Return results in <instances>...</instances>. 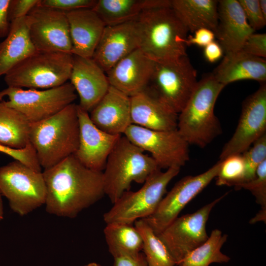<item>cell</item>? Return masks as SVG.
Segmentation results:
<instances>
[{
  "label": "cell",
  "instance_id": "obj_1",
  "mask_svg": "<svg viewBox=\"0 0 266 266\" xmlns=\"http://www.w3.org/2000/svg\"><path fill=\"white\" fill-rule=\"evenodd\" d=\"M42 173L49 214L74 218L105 195L102 172L87 167L74 155Z\"/></svg>",
  "mask_w": 266,
  "mask_h": 266
},
{
  "label": "cell",
  "instance_id": "obj_2",
  "mask_svg": "<svg viewBox=\"0 0 266 266\" xmlns=\"http://www.w3.org/2000/svg\"><path fill=\"white\" fill-rule=\"evenodd\" d=\"M29 141L44 170L74 155L79 141L77 104L71 103L46 119L31 123Z\"/></svg>",
  "mask_w": 266,
  "mask_h": 266
},
{
  "label": "cell",
  "instance_id": "obj_3",
  "mask_svg": "<svg viewBox=\"0 0 266 266\" xmlns=\"http://www.w3.org/2000/svg\"><path fill=\"white\" fill-rule=\"evenodd\" d=\"M224 87L212 73L205 74L198 81L178 115L177 130L189 145L203 148L222 133L221 124L214 110Z\"/></svg>",
  "mask_w": 266,
  "mask_h": 266
},
{
  "label": "cell",
  "instance_id": "obj_4",
  "mask_svg": "<svg viewBox=\"0 0 266 266\" xmlns=\"http://www.w3.org/2000/svg\"><path fill=\"white\" fill-rule=\"evenodd\" d=\"M139 48L154 62L187 55L185 40L188 33L171 6L144 10L136 20Z\"/></svg>",
  "mask_w": 266,
  "mask_h": 266
},
{
  "label": "cell",
  "instance_id": "obj_5",
  "mask_svg": "<svg viewBox=\"0 0 266 266\" xmlns=\"http://www.w3.org/2000/svg\"><path fill=\"white\" fill-rule=\"evenodd\" d=\"M159 169L150 156L122 135L109 154L102 171L104 194L113 203L124 192L130 190L133 182L143 184Z\"/></svg>",
  "mask_w": 266,
  "mask_h": 266
},
{
  "label": "cell",
  "instance_id": "obj_6",
  "mask_svg": "<svg viewBox=\"0 0 266 266\" xmlns=\"http://www.w3.org/2000/svg\"><path fill=\"white\" fill-rule=\"evenodd\" d=\"M73 55L36 50L4 76L7 87L48 89L61 86L69 79Z\"/></svg>",
  "mask_w": 266,
  "mask_h": 266
},
{
  "label": "cell",
  "instance_id": "obj_7",
  "mask_svg": "<svg viewBox=\"0 0 266 266\" xmlns=\"http://www.w3.org/2000/svg\"><path fill=\"white\" fill-rule=\"evenodd\" d=\"M180 168L170 167L165 171L159 169L152 173L137 191H126L103 215L106 224H133L145 219L156 210L166 192L167 185Z\"/></svg>",
  "mask_w": 266,
  "mask_h": 266
},
{
  "label": "cell",
  "instance_id": "obj_8",
  "mask_svg": "<svg viewBox=\"0 0 266 266\" xmlns=\"http://www.w3.org/2000/svg\"><path fill=\"white\" fill-rule=\"evenodd\" d=\"M197 70L187 55L172 60L155 62L145 90L178 114L197 85Z\"/></svg>",
  "mask_w": 266,
  "mask_h": 266
},
{
  "label": "cell",
  "instance_id": "obj_9",
  "mask_svg": "<svg viewBox=\"0 0 266 266\" xmlns=\"http://www.w3.org/2000/svg\"><path fill=\"white\" fill-rule=\"evenodd\" d=\"M14 160L0 167V192L23 216L45 204L46 185L42 172Z\"/></svg>",
  "mask_w": 266,
  "mask_h": 266
},
{
  "label": "cell",
  "instance_id": "obj_10",
  "mask_svg": "<svg viewBox=\"0 0 266 266\" xmlns=\"http://www.w3.org/2000/svg\"><path fill=\"white\" fill-rule=\"evenodd\" d=\"M77 98L74 88L68 82L42 90L7 87L0 91V101L20 112L31 123L53 116L73 103Z\"/></svg>",
  "mask_w": 266,
  "mask_h": 266
},
{
  "label": "cell",
  "instance_id": "obj_11",
  "mask_svg": "<svg viewBox=\"0 0 266 266\" xmlns=\"http://www.w3.org/2000/svg\"><path fill=\"white\" fill-rule=\"evenodd\" d=\"M228 194L226 193L195 212L178 216L157 235L176 266L208 239L206 225L210 212Z\"/></svg>",
  "mask_w": 266,
  "mask_h": 266
},
{
  "label": "cell",
  "instance_id": "obj_12",
  "mask_svg": "<svg viewBox=\"0 0 266 266\" xmlns=\"http://www.w3.org/2000/svg\"><path fill=\"white\" fill-rule=\"evenodd\" d=\"M123 135L149 152L161 169L181 168L189 160V144L177 130L155 131L132 124Z\"/></svg>",
  "mask_w": 266,
  "mask_h": 266
},
{
  "label": "cell",
  "instance_id": "obj_13",
  "mask_svg": "<svg viewBox=\"0 0 266 266\" xmlns=\"http://www.w3.org/2000/svg\"><path fill=\"white\" fill-rule=\"evenodd\" d=\"M221 165L219 161L202 173L181 179L163 198L155 212L143 219L157 235L177 218L185 206L216 177Z\"/></svg>",
  "mask_w": 266,
  "mask_h": 266
},
{
  "label": "cell",
  "instance_id": "obj_14",
  "mask_svg": "<svg viewBox=\"0 0 266 266\" xmlns=\"http://www.w3.org/2000/svg\"><path fill=\"white\" fill-rule=\"evenodd\" d=\"M27 16L29 35L36 50L71 54L66 12L36 4Z\"/></svg>",
  "mask_w": 266,
  "mask_h": 266
},
{
  "label": "cell",
  "instance_id": "obj_15",
  "mask_svg": "<svg viewBox=\"0 0 266 266\" xmlns=\"http://www.w3.org/2000/svg\"><path fill=\"white\" fill-rule=\"evenodd\" d=\"M260 84L259 89L243 101L237 126L223 147L219 161L242 154L266 134V84Z\"/></svg>",
  "mask_w": 266,
  "mask_h": 266
},
{
  "label": "cell",
  "instance_id": "obj_16",
  "mask_svg": "<svg viewBox=\"0 0 266 266\" xmlns=\"http://www.w3.org/2000/svg\"><path fill=\"white\" fill-rule=\"evenodd\" d=\"M79 124V141L74 155L87 167L102 172L107 159L122 135L106 133L97 127L88 112L77 104Z\"/></svg>",
  "mask_w": 266,
  "mask_h": 266
},
{
  "label": "cell",
  "instance_id": "obj_17",
  "mask_svg": "<svg viewBox=\"0 0 266 266\" xmlns=\"http://www.w3.org/2000/svg\"><path fill=\"white\" fill-rule=\"evenodd\" d=\"M139 46L136 20L106 26L92 58L106 73Z\"/></svg>",
  "mask_w": 266,
  "mask_h": 266
},
{
  "label": "cell",
  "instance_id": "obj_18",
  "mask_svg": "<svg viewBox=\"0 0 266 266\" xmlns=\"http://www.w3.org/2000/svg\"><path fill=\"white\" fill-rule=\"evenodd\" d=\"M69 80L79 98L78 105L88 113L104 97L110 87L106 73L92 58L73 55Z\"/></svg>",
  "mask_w": 266,
  "mask_h": 266
},
{
  "label": "cell",
  "instance_id": "obj_19",
  "mask_svg": "<svg viewBox=\"0 0 266 266\" xmlns=\"http://www.w3.org/2000/svg\"><path fill=\"white\" fill-rule=\"evenodd\" d=\"M155 62L138 48L118 62L106 74L110 86L132 97L144 91Z\"/></svg>",
  "mask_w": 266,
  "mask_h": 266
},
{
  "label": "cell",
  "instance_id": "obj_20",
  "mask_svg": "<svg viewBox=\"0 0 266 266\" xmlns=\"http://www.w3.org/2000/svg\"><path fill=\"white\" fill-rule=\"evenodd\" d=\"M218 14L214 33L224 53L241 50L245 40L255 31L249 25L238 0H218Z\"/></svg>",
  "mask_w": 266,
  "mask_h": 266
},
{
  "label": "cell",
  "instance_id": "obj_21",
  "mask_svg": "<svg viewBox=\"0 0 266 266\" xmlns=\"http://www.w3.org/2000/svg\"><path fill=\"white\" fill-rule=\"evenodd\" d=\"M89 114L92 122L100 130L113 135H123L132 125L131 98L110 86Z\"/></svg>",
  "mask_w": 266,
  "mask_h": 266
},
{
  "label": "cell",
  "instance_id": "obj_22",
  "mask_svg": "<svg viewBox=\"0 0 266 266\" xmlns=\"http://www.w3.org/2000/svg\"><path fill=\"white\" fill-rule=\"evenodd\" d=\"M72 42L71 54L92 58L105 25L92 8L66 12Z\"/></svg>",
  "mask_w": 266,
  "mask_h": 266
},
{
  "label": "cell",
  "instance_id": "obj_23",
  "mask_svg": "<svg viewBox=\"0 0 266 266\" xmlns=\"http://www.w3.org/2000/svg\"><path fill=\"white\" fill-rule=\"evenodd\" d=\"M132 124L155 131L177 130L178 114L146 90L131 97Z\"/></svg>",
  "mask_w": 266,
  "mask_h": 266
},
{
  "label": "cell",
  "instance_id": "obj_24",
  "mask_svg": "<svg viewBox=\"0 0 266 266\" xmlns=\"http://www.w3.org/2000/svg\"><path fill=\"white\" fill-rule=\"evenodd\" d=\"M225 86L242 80H254L266 83V61L240 50L225 54L222 61L212 73Z\"/></svg>",
  "mask_w": 266,
  "mask_h": 266
},
{
  "label": "cell",
  "instance_id": "obj_25",
  "mask_svg": "<svg viewBox=\"0 0 266 266\" xmlns=\"http://www.w3.org/2000/svg\"><path fill=\"white\" fill-rule=\"evenodd\" d=\"M36 50L29 35L27 16L11 22L8 35L0 43V76Z\"/></svg>",
  "mask_w": 266,
  "mask_h": 266
},
{
  "label": "cell",
  "instance_id": "obj_26",
  "mask_svg": "<svg viewBox=\"0 0 266 266\" xmlns=\"http://www.w3.org/2000/svg\"><path fill=\"white\" fill-rule=\"evenodd\" d=\"M171 6L170 0H98L92 8L105 26L136 20L145 10Z\"/></svg>",
  "mask_w": 266,
  "mask_h": 266
},
{
  "label": "cell",
  "instance_id": "obj_27",
  "mask_svg": "<svg viewBox=\"0 0 266 266\" xmlns=\"http://www.w3.org/2000/svg\"><path fill=\"white\" fill-rule=\"evenodd\" d=\"M218 3L216 0H171V8L188 32L201 28L214 32L218 22Z\"/></svg>",
  "mask_w": 266,
  "mask_h": 266
},
{
  "label": "cell",
  "instance_id": "obj_28",
  "mask_svg": "<svg viewBox=\"0 0 266 266\" xmlns=\"http://www.w3.org/2000/svg\"><path fill=\"white\" fill-rule=\"evenodd\" d=\"M31 123L17 110L0 101V144L20 149L29 143Z\"/></svg>",
  "mask_w": 266,
  "mask_h": 266
},
{
  "label": "cell",
  "instance_id": "obj_29",
  "mask_svg": "<svg viewBox=\"0 0 266 266\" xmlns=\"http://www.w3.org/2000/svg\"><path fill=\"white\" fill-rule=\"evenodd\" d=\"M109 253L113 258L136 254L143 247V240L133 224L110 223L103 231Z\"/></svg>",
  "mask_w": 266,
  "mask_h": 266
},
{
  "label": "cell",
  "instance_id": "obj_30",
  "mask_svg": "<svg viewBox=\"0 0 266 266\" xmlns=\"http://www.w3.org/2000/svg\"><path fill=\"white\" fill-rule=\"evenodd\" d=\"M227 238V234L214 229L208 239L191 251L178 266H209L212 263L229 262L230 258L221 251Z\"/></svg>",
  "mask_w": 266,
  "mask_h": 266
},
{
  "label": "cell",
  "instance_id": "obj_31",
  "mask_svg": "<svg viewBox=\"0 0 266 266\" xmlns=\"http://www.w3.org/2000/svg\"><path fill=\"white\" fill-rule=\"evenodd\" d=\"M143 240L142 250L148 266H175L165 245L144 219L134 222Z\"/></svg>",
  "mask_w": 266,
  "mask_h": 266
},
{
  "label": "cell",
  "instance_id": "obj_32",
  "mask_svg": "<svg viewBox=\"0 0 266 266\" xmlns=\"http://www.w3.org/2000/svg\"><path fill=\"white\" fill-rule=\"evenodd\" d=\"M245 165L242 154L231 156L221 161L215 177L217 186H233L235 188L243 180Z\"/></svg>",
  "mask_w": 266,
  "mask_h": 266
},
{
  "label": "cell",
  "instance_id": "obj_33",
  "mask_svg": "<svg viewBox=\"0 0 266 266\" xmlns=\"http://www.w3.org/2000/svg\"><path fill=\"white\" fill-rule=\"evenodd\" d=\"M242 156L244 162L245 170L241 184L254 179L258 167L266 160V134L255 141L252 146L242 153Z\"/></svg>",
  "mask_w": 266,
  "mask_h": 266
},
{
  "label": "cell",
  "instance_id": "obj_34",
  "mask_svg": "<svg viewBox=\"0 0 266 266\" xmlns=\"http://www.w3.org/2000/svg\"><path fill=\"white\" fill-rule=\"evenodd\" d=\"M242 188L249 191L255 197L257 203L261 205V209L266 210V160L258 167L254 179L239 185L235 189Z\"/></svg>",
  "mask_w": 266,
  "mask_h": 266
},
{
  "label": "cell",
  "instance_id": "obj_35",
  "mask_svg": "<svg viewBox=\"0 0 266 266\" xmlns=\"http://www.w3.org/2000/svg\"><path fill=\"white\" fill-rule=\"evenodd\" d=\"M0 152L4 153L14 160L18 161L30 167L41 171L35 151L30 142L24 148L14 149L0 144Z\"/></svg>",
  "mask_w": 266,
  "mask_h": 266
},
{
  "label": "cell",
  "instance_id": "obj_36",
  "mask_svg": "<svg viewBox=\"0 0 266 266\" xmlns=\"http://www.w3.org/2000/svg\"><path fill=\"white\" fill-rule=\"evenodd\" d=\"M250 26L255 31L263 28L266 18L261 10L259 0H238Z\"/></svg>",
  "mask_w": 266,
  "mask_h": 266
},
{
  "label": "cell",
  "instance_id": "obj_37",
  "mask_svg": "<svg viewBox=\"0 0 266 266\" xmlns=\"http://www.w3.org/2000/svg\"><path fill=\"white\" fill-rule=\"evenodd\" d=\"M97 1V0H38L37 5L67 12L82 8L92 9Z\"/></svg>",
  "mask_w": 266,
  "mask_h": 266
},
{
  "label": "cell",
  "instance_id": "obj_38",
  "mask_svg": "<svg viewBox=\"0 0 266 266\" xmlns=\"http://www.w3.org/2000/svg\"><path fill=\"white\" fill-rule=\"evenodd\" d=\"M241 51L259 58L266 57V34L252 33L245 40Z\"/></svg>",
  "mask_w": 266,
  "mask_h": 266
},
{
  "label": "cell",
  "instance_id": "obj_39",
  "mask_svg": "<svg viewBox=\"0 0 266 266\" xmlns=\"http://www.w3.org/2000/svg\"><path fill=\"white\" fill-rule=\"evenodd\" d=\"M38 0H10L8 7V18L11 22L26 16L37 4Z\"/></svg>",
  "mask_w": 266,
  "mask_h": 266
},
{
  "label": "cell",
  "instance_id": "obj_40",
  "mask_svg": "<svg viewBox=\"0 0 266 266\" xmlns=\"http://www.w3.org/2000/svg\"><path fill=\"white\" fill-rule=\"evenodd\" d=\"M194 33L193 35H190L187 36L184 42L187 46L196 45L204 47L214 41L215 37L214 32L206 28L198 29Z\"/></svg>",
  "mask_w": 266,
  "mask_h": 266
},
{
  "label": "cell",
  "instance_id": "obj_41",
  "mask_svg": "<svg viewBox=\"0 0 266 266\" xmlns=\"http://www.w3.org/2000/svg\"><path fill=\"white\" fill-rule=\"evenodd\" d=\"M113 266H148L145 257L141 252L134 255L114 258Z\"/></svg>",
  "mask_w": 266,
  "mask_h": 266
},
{
  "label": "cell",
  "instance_id": "obj_42",
  "mask_svg": "<svg viewBox=\"0 0 266 266\" xmlns=\"http://www.w3.org/2000/svg\"><path fill=\"white\" fill-rule=\"evenodd\" d=\"M10 0H0V38L6 37L10 27L8 18V7Z\"/></svg>",
  "mask_w": 266,
  "mask_h": 266
},
{
  "label": "cell",
  "instance_id": "obj_43",
  "mask_svg": "<svg viewBox=\"0 0 266 266\" xmlns=\"http://www.w3.org/2000/svg\"><path fill=\"white\" fill-rule=\"evenodd\" d=\"M223 53L220 44L215 40L204 47V56L208 62L211 63L218 61L222 57Z\"/></svg>",
  "mask_w": 266,
  "mask_h": 266
},
{
  "label": "cell",
  "instance_id": "obj_44",
  "mask_svg": "<svg viewBox=\"0 0 266 266\" xmlns=\"http://www.w3.org/2000/svg\"><path fill=\"white\" fill-rule=\"evenodd\" d=\"M266 210L261 209L256 215L251 219L250 223L254 224L259 221H263L266 223Z\"/></svg>",
  "mask_w": 266,
  "mask_h": 266
},
{
  "label": "cell",
  "instance_id": "obj_45",
  "mask_svg": "<svg viewBox=\"0 0 266 266\" xmlns=\"http://www.w3.org/2000/svg\"><path fill=\"white\" fill-rule=\"evenodd\" d=\"M259 4L263 14L266 18V0H259Z\"/></svg>",
  "mask_w": 266,
  "mask_h": 266
},
{
  "label": "cell",
  "instance_id": "obj_46",
  "mask_svg": "<svg viewBox=\"0 0 266 266\" xmlns=\"http://www.w3.org/2000/svg\"><path fill=\"white\" fill-rule=\"evenodd\" d=\"M1 194L0 192V221L3 218V207L1 198Z\"/></svg>",
  "mask_w": 266,
  "mask_h": 266
},
{
  "label": "cell",
  "instance_id": "obj_47",
  "mask_svg": "<svg viewBox=\"0 0 266 266\" xmlns=\"http://www.w3.org/2000/svg\"><path fill=\"white\" fill-rule=\"evenodd\" d=\"M87 266H101L100 264L96 263H91L87 265Z\"/></svg>",
  "mask_w": 266,
  "mask_h": 266
},
{
  "label": "cell",
  "instance_id": "obj_48",
  "mask_svg": "<svg viewBox=\"0 0 266 266\" xmlns=\"http://www.w3.org/2000/svg\"><path fill=\"white\" fill-rule=\"evenodd\" d=\"M87 266V265H86V266Z\"/></svg>",
  "mask_w": 266,
  "mask_h": 266
}]
</instances>
